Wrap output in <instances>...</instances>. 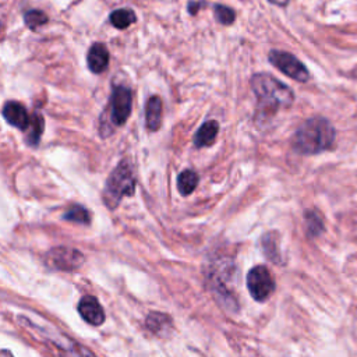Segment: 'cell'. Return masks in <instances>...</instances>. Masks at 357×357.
I'll use <instances>...</instances> for the list:
<instances>
[{
	"instance_id": "cell-18",
	"label": "cell",
	"mask_w": 357,
	"mask_h": 357,
	"mask_svg": "<svg viewBox=\"0 0 357 357\" xmlns=\"http://www.w3.org/2000/svg\"><path fill=\"white\" fill-rule=\"evenodd\" d=\"M213 13L215 17L218 20V22H220L222 25H231L236 20V13L233 8L223 6V4H215L213 6Z\"/></svg>"
},
{
	"instance_id": "cell-3",
	"label": "cell",
	"mask_w": 357,
	"mask_h": 357,
	"mask_svg": "<svg viewBox=\"0 0 357 357\" xmlns=\"http://www.w3.org/2000/svg\"><path fill=\"white\" fill-rule=\"evenodd\" d=\"M135 191V176L128 160H121L110 173L103 191V199L109 208H116L123 197H130Z\"/></svg>"
},
{
	"instance_id": "cell-21",
	"label": "cell",
	"mask_w": 357,
	"mask_h": 357,
	"mask_svg": "<svg viewBox=\"0 0 357 357\" xmlns=\"http://www.w3.org/2000/svg\"><path fill=\"white\" fill-rule=\"evenodd\" d=\"M32 121L29 120V126H31V132L28 135V139L31 144H36L42 135L43 131V119L39 114L32 116Z\"/></svg>"
},
{
	"instance_id": "cell-14",
	"label": "cell",
	"mask_w": 357,
	"mask_h": 357,
	"mask_svg": "<svg viewBox=\"0 0 357 357\" xmlns=\"http://www.w3.org/2000/svg\"><path fill=\"white\" fill-rule=\"evenodd\" d=\"M146 326L153 332V333H166L172 328V321L167 315L159 314V312H152L146 318Z\"/></svg>"
},
{
	"instance_id": "cell-23",
	"label": "cell",
	"mask_w": 357,
	"mask_h": 357,
	"mask_svg": "<svg viewBox=\"0 0 357 357\" xmlns=\"http://www.w3.org/2000/svg\"><path fill=\"white\" fill-rule=\"evenodd\" d=\"M272 4H276V6H280V7H283V6H286L290 0H269Z\"/></svg>"
},
{
	"instance_id": "cell-2",
	"label": "cell",
	"mask_w": 357,
	"mask_h": 357,
	"mask_svg": "<svg viewBox=\"0 0 357 357\" xmlns=\"http://www.w3.org/2000/svg\"><path fill=\"white\" fill-rule=\"evenodd\" d=\"M335 141V128L321 116L305 120L293 137V148L303 155H314L329 149Z\"/></svg>"
},
{
	"instance_id": "cell-17",
	"label": "cell",
	"mask_w": 357,
	"mask_h": 357,
	"mask_svg": "<svg viewBox=\"0 0 357 357\" xmlns=\"http://www.w3.org/2000/svg\"><path fill=\"white\" fill-rule=\"evenodd\" d=\"M262 245H264V251L266 254V257L273 261V262H278L279 261V248H278V240H276V236L273 233H268L264 236L262 238Z\"/></svg>"
},
{
	"instance_id": "cell-13",
	"label": "cell",
	"mask_w": 357,
	"mask_h": 357,
	"mask_svg": "<svg viewBox=\"0 0 357 357\" xmlns=\"http://www.w3.org/2000/svg\"><path fill=\"white\" fill-rule=\"evenodd\" d=\"M198 173L191 169H185L177 177V188L181 195H190L198 185Z\"/></svg>"
},
{
	"instance_id": "cell-10",
	"label": "cell",
	"mask_w": 357,
	"mask_h": 357,
	"mask_svg": "<svg viewBox=\"0 0 357 357\" xmlns=\"http://www.w3.org/2000/svg\"><path fill=\"white\" fill-rule=\"evenodd\" d=\"M88 67L92 73L99 74L107 68L109 64V52L103 43H93L86 54Z\"/></svg>"
},
{
	"instance_id": "cell-4",
	"label": "cell",
	"mask_w": 357,
	"mask_h": 357,
	"mask_svg": "<svg viewBox=\"0 0 357 357\" xmlns=\"http://www.w3.org/2000/svg\"><path fill=\"white\" fill-rule=\"evenodd\" d=\"M269 61L280 70L283 74L287 77L298 81V82H305L310 78L307 67L291 53L287 52H280V50H271L269 52Z\"/></svg>"
},
{
	"instance_id": "cell-15",
	"label": "cell",
	"mask_w": 357,
	"mask_h": 357,
	"mask_svg": "<svg viewBox=\"0 0 357 357\" xmlns=\"http://www.w3.org/2000/svg\"><path fill=\"white\" fill-rule=\"evenodd\" d=\"M110 22L117 29H124L135 22V14L130 8H119L110 14Z\"/></svg>"
},
{
	"instance_id": "cell-7",
	"label": "cell",
	"mask_w": 357,
	"mask_h": 357,
	"mask_svg": "<svg viewBox=\"0 0 357 357\" xmlns=\"http://www.w3.org/2000/svg\"><path fill=\"white\" fill-rule=\"evenodd\" d=\"M47 265L60 271H75L84 264V255L68 247H56L46 255Z\"/></svg>"
},
{
	"instance_id": "cell-8",
	"label": "cell",
	"mask_w": 357,
	"mask_h": 357,
	"mask_svg": "<svg viewBox=\"0 0 357 357\" xmlns=\"http://www.w3.org/2000/svg\"><path fill=\"white\" fill-rule=\"evenodd\" d=\"M78 312L84 321L91 325H100L105 321V312L99 301L92 296H84L78 303Z\"/></svg>"
},
{
	"instance_id": "cell-6",
	"label": "cell",
	"mask_w": 357,
	"mask_h": 357,
	"mask_svg": "<svg viewBox=\"0 0 357 357\" xmlns=\"http://www.w3.org/2000/svg\"><path fill=\"white\" fill-rule=\"evenodd\" d=\"M132 105V95L127 86H114L110 96V120L114 126H123L130 113Z\"/></svg>"
},
{
	"instance_id": "cell-20",
	"label": "cell",
	"mask_w": 357,
	"mask_h": 357,
	"mask_svg": "<svg viewBox=\"0 0 357 357\" xmlns=\"http://www.w3.org/2000/svg\"><path fill=\"white\" fill-rule=\"evenodd\" d=\"M24 20L31 29H38L39 26L47 22V15L40 10H29L25 13Z\"/></svg>"
},
{
	"instance_id": "cell-9",
	"label": "cell",
	"mask_w": 357,
	"mask_h": 357,
	"mask_svg": "<svg viewBox=\"0 0 357 357\" xmlns=\"http://www.w3.org/2000/svg\"><path fill=\"white\" fill-rule=\"evenodd\" d=\"M3 116L10 124L20 130H26L29 127V114L20 102H7L3 107Z\"/></svg>"
},
{
	"instance_id": "cell-11",
	"label": "cell",
	"mask_w": 357,
	"mask_h": 357,
	"mask_svg": "<svg viewBox=\"0 0 357 357\" xmlns=\"http://www.w3.org/2000/svg\"><path fill=\"white\" fill-rule=\"evenodd\" d=\"M145 123L148 130L158 131L162 124V100L153 95L148 99L145 106Z\"/></svg>"
},
{
	"instance_id": "cell-19",
	"label": "cell",
	"mask_w": 357,
	"mask_h": 357,
	"mask_svg": "<svg viewBox=\"0 0 357 357\" xmlns=\"http://www.w3.org/2000/svg\"><path fill=\"white\" fill-rule=\"evenodd\" d=\"M64 219L67 220H71V222H75V223H82V225H86L89 223V212L81 206V205H74L71 206L66 213H64Z\"/></svg>"
},
{
	"instance_id": "cell-1",
	"label": "cell",
	"mask_w": 357,
	"mask_h": 357,
	"mask_svg": "<svg viewBox=\"0 0 357 357\" xmlns=\"http://www.w3.org/2000/svg\"><path fill=\"white\" fill-rule=\"evenodd\" d=\"M251 89L258 100L257 120L265 121L273 117L279 109L290 107L294 100L293 91L266 73H258L251 77Z\"/></svg>"
},
{
	"instance_id": "cell-16",
	"label": "cell",
	"mask_w": 357,
	"mask_h": 357,
	"mask_svg": "<svg viewBox=\"0 0 357 357\" xmlns=\"http://www.w3.org/2000/svg\"><path fill=\"white\" fill-rule=\"evenodd\" d=\"M305 223H307V234L310 237H317L324 230V223L319 215L314 211L305 212Z\"/></svg>"
},
{
	"instance_id": "cell-22",
	"label": "cell",
	"mask_w": 357,
	"mask_h": 357,
	"mask_svg": "<svg viewBox=\"0 0 357 357\" xmlns=\"http://www.w3.org/2000/svg\"><path fill=\"white\" fill-rule=\"evenodd\" d=\"M67 356H68V357H95V356L92 354V351L86 350V349L82 347L81 344H75V346L73 347V350H70V351L67 353Z\"/></svg>"
},
{
	"instance_id": "cell-12",
	"label": "cell",
	"mask_w": 357,
	"mask_h": 357,
	"mask_svg": "<svg viewBox=\"0 0 357 357\" xmlns=\"http://www.w3.org/2000/svg\"><path fill=\"white\" fill-rule=\"evenodd\" d=\"M219 132V124L216 120H208L205 121L197 131L195 137H194V145L197 148H204V146H211L215 139L216 135Z\"/></svg>"
},
{
	"instance_id": "cell-5",
	"label": "cell",
	"mask_w": 357,
	"mask_h": 357,
	"mask_svg": "<svg viewBox=\"0 0 357 357\" xmlns=\"http://www.w3.org/2000/svg\"><path fill=\"white\" fill-rule=\"evenodd\" d=\"M247 287L254 300L265 301L275 290V280L264 265H257L247 275Z\"/></svg>"
}]
</instances>
